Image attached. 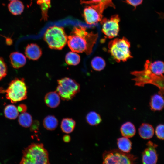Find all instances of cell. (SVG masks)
I'll return each instance as SVG.
<instances>
[{
	"label": "cell",
	"instance_id": "obj_1",
	"mask_svg": "<svg viewBox=\"0 0 164 164\" xmlns=\"http://www.w3.org/2000/svg\"><path fill=\"white\" fill-rule=\"evenodd\" d=\"M98 37L97 33L88 32L85 27L81 26H74L67 36V43L72 51L84 52L89 55L92 53Z\"/></svg>",
	"mask_w": 164,
	"mask_h": 164
},
{
	"label": "cell",
	"instance_id": "obj_2",
	"mask_svg": "<svg viewBox=\"0 0 164 164\" xmlns=\"http://www.w3.org/2000/svg\"><path fill=\"white\" fill-rule=\"evenodd\" d=\"M21 164H49V154L42 143H32L22 151Z\"/></svg>",
	"mask_w": 164,
	"mask_h": 164
},
{
	"label": "cell",
	"instance_id": "obj_3",
	"mask_svg": "<svg viewBox=\"0 0 164 164\" xmlns=\"http://www.w3.org/2000/svg\"><path fill=\"white\" fill-rule=\"evenodd\" d=\"M141 71L132 72L131 74L135 76L132 80L135 82V85L143 87L146 84H151L157 87L159 91V94L162 95L164 94V76L157 75L148 68L144 67Z\"/></svg>",
	"mask_w": 164,
	"mask_h": 164
},
{
	"label": "cell",
	"instance_id": "obj_4",
	"mask_svg": "<svg viewBox=\"0 0 164 164\" xmlns=\"http://www.w3.org/2000/svg\"><path fill=\"white\" fill-rule=\"evenodd\" d=\"M130 47V42L126 37L116 38L109 42L108 52L117 62H125L133 57Z\"/></svg>",
	"mask_w": 164,
	"mask_h": 164
},
{
	"label": "cell",
	"instance_id": "obj_5",
	"mask_svg": "<svg viewBox=\"0 0 164 164\" xmlns=\"http://www.w3.org/2000/svg\"><path fill=\"white\" fill-rule=\"evenodd\" d=\"M91 4V5L86 7L84 11L85 21L89 25L101 22L103 18V12L108 7L115 8L112 0H101L98 3Z\"/></svg>",
	"mask_w": 164,
	"mask_h": 164
},
{
	"label": "cell",
	"instance_id": "obj_6",
	"mask_svg": "<svg viewBox=\"0 0 164 164\" xmlns=\"http://www.w3.org/2000/svg\"><path fill=\"white\" fill-rule=\"evenodd\" d=\"M44 39L50 48L60 50L66 44L67 36L63 28L54 26L47 29L44 34Z\"/></svg>",
	"mask_w": 164,
	"mask_h": 164
},
{
	"label": "cell",
	"instance_id": "obj_7",
	"mask_svg": "<svg viewBox=\"0 0 164 164\" xmlns=\"http://www.w3.org/2000/svg\"><path fill=\"white\" fill-rule=\"evenodd\" d=\"M27 89L23 78H16L9 84L5 90L6 97L12 103L25 100L27 98Z\"/></svg>",
	"mask_w": 164,
	"mask_h": 164
},
{
	"label": "cell",
	"instance_id": "obj_8",
	"mask_svg": "<svg viewBox=\"0 0 164 164\" xmlns=\"http://www.w3.org/2000/svg\"><path fill=\"white\" fill-rule=\"evenodd\" d=\"M56 91L63 100L72 99L80 90V86L74 80L65 77L57 80Z\"/></svg>",
	"mask_w": 164,
	"mask_h": 164
},
{
	"label": "cell",
	"instance_id": "obj_9",
	"mask_svg": "<svg viewBox=\"0 0 164 164\" xmlns=\"http://www.w3.org/2000/svg\"><path fill=\"white\" fill-rule=\"evenodd\" d=\"M137 157L133 155L114 149L105 151L103 154V163L130 164L134 163Z\"/></svg>",
	"mask_w": 164,
	"mask_h": 164
},
{
	"label": "cell",
	"instance_id": "obj_10",
	"mask_svg": "<svg viewBox=\"0 0 164 164\" xmlns=\"http://www.w3.org/2000/svg\"><path fill=\"white\" fill-rule=\"evenodd\" d=\"M120 21L118 14L112 16L109 19L103 18L100 23L102 25V31L106 37L112 39L117 36L119 31Z\"/></svg>",
	"mask_w": 164,
	"mask_h": 164
},
{
	"label": "cell",
	"instance_id": "obj_11",
	"mask_svg": "<svg viewBox=\"0 0 164 164\" xmlns=\"http://www.w3.org/2000/svg\"><path fill=\"white\" fill-rule=\"evenodd\" d=\"M146 145L147 147L142 153V162L145 164H155L158 159L155 150L157 145L149 141L147 143Z\"/></svg>",
	"mask_w": 164,
	"mask_h": 164
},
{
	"label": "cell",
	"instance_id": "obj_12",
	"mask_svg": "<svg viewBox=\"0 0 164 164\" xmlns=\"http://www.w3.org/2000/svg\"><path fill=\"white\" fill-rule=\"evenodd\" d=\"M25 55L29 59L36 60L39 59L42 55V51L40 47L35 43L28 44L25 51Z\"/></svg>",
	"mask_w": 164,
	"mask_h": 164
},
{
	"label": "cell",
	"instance_id": "obj_13",
	"mask_svg": "<svg viewBox=\"0 0 164 164\" xmlns=\"http://www.w3.org/2000/svg\"><path fill=\"white\" fill-rule=\"evenodd\" d=\"M9 59L12 67L15 69H19L24 66L26 64V56L22 53L18 52L11 53Z\"/></svg>",
	"mask_w": 164,
	"mask_h": 164
},
{
	"label": "cell",
	"instance_id": "obj_14",
	"mask_svg": "<svg viewBox=\"0 0 164 164\" xmlns=\"http://www.w3.org/2000/svg\"><path fill=\"white\" fill-rule=\"evenodd\" d=\"M44 101L47 106L51 108H55L60 104V97L56 91L50 92L45 95Z\"/></svg>",
	"mask_w": 164,
	"mask_h": 164
},
{
	"label": "cell",
	"instance_id": "obj_15",
	"mask_svg": "<svg viewBox=\"0 0 164 164\" xmlns=\"http://www.w3.org/2000/svg\"><path fill=\"white\" fill-rule=\"evenodd\" d=\"M146 67L155 74L158 75H163L164 66L163 62L157 60L152 62L147 60L145 62L144 66Z\"/></svg>",
	"mask_w": 164,
	"mask_h": 164
},
{
	"label": "cell",
	"instance_id": "obj_16",
	"mask_svg": "<svg viewBox=\"0 0 164 164\" xmlns=\"http://www.w3.org/2000/svg\"><path fill=\"white\" fill-rule=\"evenodd\" d=\"M164 101L163 95L159 94L152 95L151 98L150 105L153 111H159L163 108Z\"/></svg>",
	"mask_w": 164,
	"mask_h": 164
},
{
	"label": "cell",
	"instance_id": "obj_17",
	"mask_svg": "<svg viewBox=\"0 0 164 164\" xmlns=\"http://www.w3.org/2000/svg\"><path fill=\"white\" fill-rule=\"evenodd\" d=\"M140 136L144 139L151 138L154 134V129L151 125L146 123H142L138 129Z\"/></svg>",
	"mask_w": 164,
	"mask_h": 164
},
{
	"label": "cell",
	"instance_id": "obj_18",
	"mask_svg": "<svg viewBox=\"0 0 164 164\" xmlns=\"http://www.w3.org/2000/svg\"><path fill=\"white\" fill-rule=\"evenodd\" d=\"M122 135L124 137L131 138L133 137L136 133V129L134 125L130 122L123 124L120 128Z\"/></svg>",
	"mask_w": 164,
	"mask_h": 164
},
{
	"label": "cell",
	"instance_id": "obj_19",
	"mask_svg": "<svg viewBox=\"0 0 164 164\" xmlns=\"http://www.w3.org/2000/svg\"><path fill=\"white\" fill-rule=\"evenodd\" d=\"M76 126V122L72 118H65L61 121L60 127L62 131L68 134L71 133L74 130Z\"/></svg>",
	"mask_w": 164,
	"mask_h": 164
},
{
	"label": "cell",
	"instance_id": "obj_20",
	"mask_svg": "<svg viewBox=\"0 0 164 164\" xmlns=\"http://www.w3.org/2000/svg\"><path fill=\"white\" fill-rule=\"evenodd\" d=\"M9 11L13 15L21 14L23 12L24 6L22 3L18 0L11 1L8 5Z\"/></svg>",
	"mask_w": 164,
	"mask_h": 164
},
{
	"label": "cell",
	"instance_id": "obj_21",
	"mask_svg": "<svg viewBox=\"0 0 164 164\" xmlns=\"http://www.w3.org/2000/svg\"><path fill=\"white\" fill-rule=\"evenodd\" d=\"M58 124V120L53 115H49L44 119L43 125L44 127L49 130H53L56 129Z\"/></svg>",
	"mask_w": 164,
	"mask_h": 164
},
{
	"label": "cell",
	"instance_id": "obj_22",
	"mask_svg": "<svg viewBox=\"0 0 164 164\" xmlns=\"http://www.w3.org/2000/svg\"><path fill=\"white\" fill-rule=\"evenodd\" d=\"M117 143L120 150L124 152L129 153L132 149V142L128 138L123 137L118 138Z\"/></svg>",
	"mask_w": 164,
	"mask_h": 164
},
{
	"label": "cell",
	"instance_id": "obj_23",
	"mask_svg": "<svg viewBox=\"0 0 164 164\" xmlns=\"http://www.w3.org/2000/svg\"><path fill=\"white\" fill-rule=\"evenodd\" d=\"M4 114L6 118L10 119H16L19 115L17 108L12 104L7 105L4 109Z\"/></svg>",
	"mask_w": 164,
	"mask_h": 164
},
{
	"label": "cell",
	"instance_id": "obj_24",
	"mask_svg": "<svg viewBox=\"0 0 164 164\" xmlns=\"http://www.w3.org/2000/svg\"><path fill=\"white\" fill-rule=\"evenodd\" d=\"M18 122L20 125L25 128H28L32 123L31 115L26 112L22 113L18 117Z\"/></svg>",
	"mask_w": 164,
	"mask_h": 164
},
{
	"label": "cell",
	"instance_id": "obj_25",
	"mask_svg": "<svg viewBox=\"0 0 164 164\" xmlns=\"http://www.w3.org/2000/svg\"><path fill=\"white\" fill-rule=\"evenodd\" d=\"M86 119L87 122L92 126L97 125L102 121L100 115L94 111L88 113L86 116Z\"/></svg>",
	"mask_w": 164,
	"mask_h": 164
},
{
	"label": "cell",
	"instance_id": "obj_26",
	"mask_svg": "<svg viewBox=\"0 0 164 164\" xmlns=\"http://www.w3.org/2000/svg\"><path fill=\"white\" fill-rule=\"evenodd\" d=\"M65 60L66 63L69 65H76L80 61V56L76 52L72 51L66 54Z\"/></svg>",
	"mask_w": 164,
	"mask_h": 164
},
{
	"label": "cell",
	"instance_id": "obj_27",
	"mask_svg": "<svg viewBox=\"0 0 164 164\" xmlns=\"http://www.w3.org/2000/svg\"><path fill=\"white\" fill-rule=\"evenodd\" d=\"M91 63L92 68L97 71H100L103 70L106 65L104 60L99 56H96L94 58L92 59Z\"/></svg>",
	"mask_w": 164,
	"mask_h": 164
},
{
	"label": "cell",
	"instance_id": "obj_28",
	"mask_svg": "<svg viewBox=\"0 0 164 164\" xmlns=\"http://www.w3.org/2000/svg\"><path fill=\"white\" fill-rule=\"evenodd\" d=\"M7 67L3 59L0 57V80L7 75Z\"/></svg>",
	"mask_w": 164,
	"mask_h": 164
},
{
	"label": "cell",
	"instance_id": "obj_29",
	"mask_svg": "<svg viewBox=\"0 0 164 164\" xmlns=\"http://www.w3.org/2000/svg\"><path fill=\"white\" fill-rule=\"evenodd\" d=\"M164 125L160 124L156 127L155 133L157 137L162 140L164 139Z\"/></svg>",
	"mask_w": 164,
	"mask_h": 164
},
{
	"label": "cell",
	"instance_id": "obj_30",
	"mask_svg": "<svg viewBox=\"0 0 164 164\" xmlns=\"http://www.w3.org/2000/svg\"><path fill=\"white\" fill-rule=\"evenodd\" d=\"M126 2L128 4L135 7L142 4L143 0H125Z\"/></svg>",
	"mask_w": 164,
	"mask_h": 164
},
{
	"label": "cell",
	"instance_id": "obj_31",
	"mask_svg": "<svg viewBox=\"0 0 164 164\" xmlns=\"http://www.w3.org/2000/svg\"><path fill=\"white\" fill-rule=\"evenodd\" d=\"M17 108L19 111L22 113L26 112L27 108L25 104H21L18 106Z\"/></svg>",
	"mask_w": 164,
	"mask_h": 164
},
{
	"label": "cell",
	"instance_id": "obj_32",
	"mask_svg": "<svg viewBox=\"0 0 164 164\" xmlns=\"http://www.w3.org/2000/svg\"><path fill=\"white\" fill-rule=\"evenodd\" d=\"M63 139L64 142H69L71 140V138L69 135H66L63 136Z\"/></svg>",
	"mask_w": 164,
	"mask_h": 164
},
{
	"label": "cell",
	"instance_id": "obj_33",
	"mask_svg": "<svg viewBox=\"0 0 164 164\" xmlns=\"http://www.w3.org/2000/svg\"><path fill=\"white\" fill-rule=\"evenodd\" d=\"M101 0H91L90 1H82L81 2L82 3L85 4H93L96 3L100 2Z\"/></svg>",
	"mask_w": 164,
	"mask_h": 164
},
{
	"label": "cell",
	"instance_id": "obj_34",
	"mask_svg": "<svg viewBox=\"0 0 164 164\" xmlns=\"http://www.w3.org/2000/svg\"><path fill=\"white\" fill-rule=\"evenodd\" d=\"M5 93V90L2 87H0V93Z\"/></svg>",
	"mask_w": 164,
	"mask_h": 164
},
{
	"label": "cell",
	"instance_id": "obj_35",
	"mask_svg": "<svg viewBox=\"0 0 164 164\" xmlns=\"http://www.w3.org/2000/svg\"><path fill=\"white\" fill-rule=\"evenodd\" d=\"M9 0L12 1L14 0Z\"/></svg>",
	"mask_w": 164,
	"mask_h": 164
}]
</instances>
